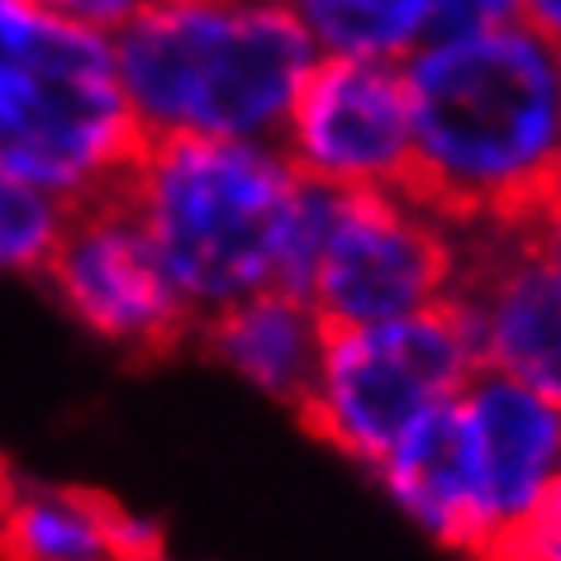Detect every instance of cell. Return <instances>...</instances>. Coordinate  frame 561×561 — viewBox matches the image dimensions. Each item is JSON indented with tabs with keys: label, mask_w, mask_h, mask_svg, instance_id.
Returning <instances> with one entry per match:
<instances>
[{
	"label": "cell",
	"mask_w": 561,
	"mask_h": 561,
	"mask_svg": "<svg viewBox=\"0 0 561 561\" xmlns=\"http://www.w3.org/2000/svg\"><path fill=\"white\" fill-rule=\"evenodd\" d=\"M404 67L410 186L461 229L528 224L561 195V44L533 24L433 34Z\"/></svg>",
	"instance_id": "6da1fadb"
},
{
	"label": "cell",
	"mask_w": 561,
	"mask_h": 561,
	"mask_svg": "<svg viewBox=\"0 0 561 561\" xmlns=\"http://www.w3.org/2000/svg\"><path fill=\"white\" fill-rule=\"evenodd\" d=\"M110 48L138 138L276 144L319 62L280 0H148Z\"/></svg>",
	"instance_id": "7a4b0ae2"
},
{
	"label": "cell",
	"mask_w": 561,
	"mask_h": 561,
	"mask_svg": "<svg viewBox=\"0 0 561 561\" xmlns=\"http://www.w3.org/2000/svg\"><path fill=\"white\" fill-rule=\"evenodd\" d=\"M115 195L148 229L201 324L224 305L286 286L290 238L310 186L276 144L144 138Z\"/></svg>",
	"instance_id": "3957f363"
},
{
	"label": "cell",
	"mask_w": 561,
	"mask_h": 561,
	"mask_svg": "<svg viewBox=\"0 0 561 561\" xmlns=\"http://www.w3.org/2000/svg\"><path fill=\"white\" fill-rule=\"evenodd\" d=\"M138 144L110 38L0 0V167L77 209L119 191Z\"/></svg>",
	"instance_id": "277c9868"
},
{
	"label": "cell",
	"mask_w": 561,
	"mask_h": 561,
	"mask_svg": "<svg viewBox=\"0 0 561 561\" xmlns=\"http://www.w3.org/2000/svg\"><path fill=\"white\" fill-rule=\"evenodd\" d=\"M481 371L453 305L381 324L329 329L300 419L353 467L371 471L419 419L453 404Z\"/></svg>",
	"instance_id": "5b68a950"
},
{
	"label": "cell",
	"mask_w": 561,
	"mask_h": 561,
	"mask_svg": "<svg viewBox=\"0 0 561 561\" xmlns=\"http://www.w3.org/2000/svg\"><path fill=\"white\" fill-rule=\"evenodd\" d=\"M467 229L414 186L329 195L305 300L329 329L381 324L453 305Z\"/></svg>",
	"instance_id": "8992f818"
},
{
	"label": "cell",
	"mask_w": 561,
	"mask_h": 561,
	"mask_svg": "<svg viewBox=\"0 0 561 561\" xmlns=\"http://www.w3.org/2000/svg\"><path fill=\"white\" fill-rule=\"evenodd\" d=\"M38 280L87 339L115 353L152 357L195 333V314L119 195L67 209L62 238Z\"/></svg>",
	"instance_id": "52a82bcc"
},
{
	"label": "cell",
	"mask_w": 561,
	"mask_h": 561,
	"mask_svg": "<svg viewBox=\"0 0 561 561\" xmlns=\"http://www.w3.org/2000/svg\"><path fill=\"white\" fill-rule=\"evenodd\" d=\"M467 471V557L500 561L557 514L561 404L495 371H476L457 396Z\"/></svg>",
	"instance_id": "ba28073f"
},
{
	"label": "cell",
	"mask_w": 561,
	"mask_h": 561,
	"mask_svg": "<svg viewBox=\"0 0 561 561\" xmlns=\"http://www.w3.org/2000/svg\"><path fill=\"white\" fill-rule=\"evenodd\" d=\"M296 176L329 195L410 186L414 138L404 67L381 58H319L276 134Z\"/></svg>",
	"instance_id": "9c48e42d"
},
{
	"label": "cell",
	"mask_w": 561,
	"mask_h": 561,
	"mask_svg": "<svg viewBox=\"0 0 561 561\" xmlns=\"http://www.w3.org/2000/svg\"><path fill=\"white\" fill-rule=\"evenodd\" d=\"M453 310L471 333L481 371L561 404V262L528 224L467 229Z\"/></svg>",
	"instance_id": "30bf717a"
},
{
	"label": "cell",
	"mask_w": 561,
	"mask_h": 561,
	"mask_svg": "<svg viewBox=\"0 0 561 561\" xmlns=\"http://www.w3.org/2000/svg\"><path fill=\"white\" fill-rule=\"evenodd\" d=\"M195 333L233 381H243L252 396L272 404H286V410L305 404L329 343V324L314 305L280 286L224 305L219 314L201 319Z\"/></svg>",
	"instance_id": "8fae6325"
},
{
	"label": "cell",
	"mask_w": 561,
	"mask_h": 561,
	"mask_svg": "<svg viewBox=\"0 0 561 561\" xmlns=\"http://www.w3.org/2000/svg\"><path fill=\"white\" fill-rule=\"evenodd\" d=\"M381 495L396 504L400 518L433 538L438 547L467 552V471H461V424L457 400L424 414L390 453L371 467Z\"/></svg>",
	"instance_id": "7c38bea8"
},
{
	"label": "cell",
	"mask_w": 561,
	"mask_h": 561,
	"mask_svg": "<svg viewBox=\"0 0 561 561\" xmlns=\"http://www.w3.org/2000/svg\"><path fill=\"white\" fill-rule=\"evenodd\" d=\"M115 504L72 485L20 481L0 490V561H119Z\"/></svg>",
	"instance_id": "4fadbf2b"
},
{
	"label": "cell",
	"mask_w": 561,
	"mask_h": 561,
	"mask_svg": "<svg viewBox=\"0 0 561 561\" xmlns=\"http://www.w3.org/2000/svg\"><path fill=\"white\" fill-rule=\"evenodd\" d=\"M319 58L404 62L438 34V0H280Z\"/></svg>",
	"instance_id": "5bb4252c"
},
{
	"label": "cell",
	"mask_w": 561,
	"mask_h": 561,
	"mask_svg": "<svg viewBox=\"0 0 561 561\" xmlns=\"http://www.w3.org/2000/svg\"><path fill=\"white\" fill-rule=\"evenodd\" d=\"M67 224V205L30 186L10 167H0V276L34 280L44 276Z\"/></svg>",
	"instance_id": "9a60e30c"
},
{
	"label": "cell",
	"mask_w": 561,
	"mask_h": 561,
	"mask_svg": "<svg viewBox=\"0 0 561 561\" xmlns=\"http://www.w3.org/2000/svg\"><path fill=\"white\" fill-rule=\"evenodd\" d=\"M524 24V0H438V34H485Z\"/></svg>",
	"instance_id": "2e32d148"
},
{
	"label": "cell",
	"mask_w": 561,
	"mask_h": 561,
	"mask_svg": "<svg viewBox=\"0 0 561 561\" xmlns=\"http://www.w3.org/2000/svg\"><path fill=\"white\" fill-rule=\"evenodd\" d=\"M38 5L67 24H81V30H91V34L115 38L148 0H38Z\"/></svg>",
	"instance_id": "e0dca14e"
},
{
	"label": "cell",
	"mask_w": 561,
	"mask_h": 561,
	"mask_svg": "<svg viewBox=\"0 0 561 561\" xmlns=\"http://www.w3.org/2000/svg\"><path fill=\"white\" fill-rule=\"evenodd\" d=\"M110 533H115V557L119 561H158L162 557V528L148 514H129L115 504L110 514Z\"/></svg>",
	"instance_id": "ac0fdd59"
},
{
	"label": "cell",
	"mask_w": 561,
	"mask_h": 561,
	"mask_svg": "<svg viewBox=\"0 0 561 561\" xmlns=\"http://www.w3.org/2000/svg\"><path fill=\"white\" fill-rule=\"evenodd\" d=\"M500 561H561V514H552L542 528H533L524 542H514Z\"/></svg>",
	"instance_id": "d6986e66"
},
{
	"label": "cell",
	"mask_w": 561,
	"mask_h": 561,
	"mask_svg": "<svg viewBox=\"0 0 561 561\" xmlns=\"http://www.w3.org/2000/svg\"><path fill=\"white\" fill-rule=\"evenodd\" d=\"M528 229H533V238H538V243L561 262V195H552V201H547L538 215L528 219Z\"/></svg>",
	"instance_id": "ffe728a7"
},
{
	"label": "cell",
	"mask_w": 561,
	"mask_h": 561,
	"mask_svg": "<svg viewBox=\"0 0 561 561\" xmlns=\"http://www.w3.org/2000/svg\"><path fill=\"white\" fill-rule=\"evenodd\" d=\"M524 24L561 44V0H524Z\"/></svg>",
	"instance_id": "44dd1931"
},
{
	"label": "cell",
	"mask_w": 561,
	"mask_h": 561,
	"mask_svg": "<svg viewBox=\"0 0 561 561\" xmlns=\"http://www.w3.org/2000/svg\"><path fill=\"white\" fill-rule=\"evenodd\" d=\"M557 514H561V495H557Z\"/></svg>",
	"instance_id": "7402d4cb"
}]
</instances>
